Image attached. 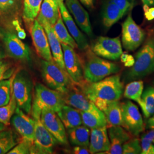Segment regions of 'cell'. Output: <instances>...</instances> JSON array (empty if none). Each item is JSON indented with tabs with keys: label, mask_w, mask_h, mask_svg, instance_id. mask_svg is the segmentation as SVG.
I'll list each match as a JSON object with an SVG mask.
<instances>
[{
	"label": "cell",
	"mask_w": 154,
	"mask_h": 154,
	"mask_svg": "<svg viewBox=\"0 0 154 154\" xmlns=\"http://www.w3.org/2000/svg\"><path fill=\"white\" fill-rule=\"evenodd\" d=\"M79 87L100 110L107 103L119 100L123 93V84L118 75L106 77L96 82L88 83L85 81Z\"/></svg>",
	"instance_id": "6da1fadb"
},
{
	"label": "cell",
	"mask_w": 154,
	"mask_h": 154,
	"mask_svg": "<svg viewBox=\"0 0 154 154\" xmlns=\"http://www.w3.org/2000/svg\"><path fill=\"white\" fill-rule=\"evenodd\" d=\"M87 51L85 61L82 63L83 78L87 82H98L120 71L117 64L95 54L91 50Z\"/></svg>",
	"instance_id": "7a4b0ae2"
},
{
	"label": "cell",
	"mask_w": 154,
	"mask_h": 154,
	"mask_svg": "<svg viewBox=\"0 0 154 154\" xmlns=\"http://www.w3.org/2000/svg\"><path fill=\"white\" fill-rule=\"evenodd\" d=\"M34 96L31 110L32 117L41 116V110L44 109L57 112L65 105L61 93L40 83H37L35 86Z\"/></svg>",
	"instance_id": "3957f363"
},
{
	"label": "cell",
	"mask_w": 154,
	"mask_h": 154,
	"mask_svg": "<svg viewBox=\"0 0 154 154\" xmlns=\"http://www.w3.org/2000/svg\"><path fill=\"white\" fill-rule=\"evenodd\" d=\"M154 72V38H149L135 55V63L126 74V81L146 77Z\"/></svg>",
	"instance_id": "277c9868"
},
{
	"label": "cell",
	"mask_w": 154,
	"mask_h": 154,
	"mask_svg": "<svg viewBox=\"0 0 154 154\" xmlns=\"http://www.w3.org/2000/svg\"><path fill=\"white\" fill-rule=\"evenodd\" d=\"M41 75L46 86L61 94L65 93L73 82L66 71L62 69L55 61L42 60Z\"/></svg>",
	"instance_id": "5b68a950"
},
{
	"label": "cell",
	"mask_w": 154,
	"mask_h": 154,
	"mask_svg": "<svg viewBox=\"0 0 154 154\" xmlns=\"http://www.w3.org/2000/svg\"><path fill=\"white\" fill-rule=\"evenodd\" d=\"M33 85L27 73H17L12 85V92L17 107L29 114L31 112L33 99Z\"/></svg>",
	"instance_id": "8992f818"
},
{
	"label": "cell",
	"mask_w": 154,
	"mask_h": 154,
	"mask_svg": "<svg viewBox=\"0 0 154 154\" xmlns=\"http://www.w3.org/2000/svg\"><path fill=\"white\" fill-rule=\"evenodd\" d=\"M0 39L2 41L6 53L11 58L28 62L30 58V51L16 34L5 28H0Z\"/></svg>",
	"instance_id": "52a82bcc"
},
{
	"label": "cell",
	"mask_w": 154,
	"mask_h": 154,
	"mask_svg": "<svg viewBox=\"0 0 154 154\" xmlns=\"http://www.w3.org/2000/svg\"><path fill=\"white\" fill-rule=\"evenodd\" d=\"M35 121L34 140L31 154H52L58 141L41 121V116L33 117Z\"/></svg>",
	"instance_id": "ba28073f"
},
{
	"label": "cell",
	"mask_w": 154,
	"mask_h": 154,
	"mask_svg": "<svg viewBox=\"0 0 154 154\" xmlns=\"http://www.w3.org/2000/svg\"><path fill=\"white\" fill-rule=\"evenodd\" d=\"M122 36L123 46L128 51L137 49L145 39L144 30L134 21L131 13L122 24Z\"/></svg>",
	"instance_id": "9c48e42d"
},
{
	"label": "cell",
	"mask_w": 154,
	"mask_h": 154,
	"mask_svg": "<svg viewBox=\"0 0 154 154\" xmlns=\"http://www.w3.org/2000/svg\"><path fill=\"white\" fill-rule=\"evenodd\" d=\"M91 50L95 54L111 61L118 60L123 53L119 37H99L94 41Z\"/></svg>",
	"instance_id": "30bf717a"
},
{
	"label": "cell",
	"mask_w": 154,
	"mask_h": 154,
	"mask_svg": "<svg viewBox=\"0 0 154 154\" xmlns=\"http://www.w3.org/2000/svg\"><path fill=\"white\" fill-rule=\"evenodd\" d=\"M122 126L133 136H138L144 129L142 116L138 107L130 101L121 104Z\"/></svg>",
	"instance_id": "8fae6325"
},
{
	"label": "cell",
	"mask_w": 154,
	"mask_h": 154,
	"mask_svg": "<svg viewBox=\"0 0 154 154\" xmlns=\"http://www.w3.org/2000/svg\"><path fill=\"white\" fill-rule=\"evenodd\" d=\"M63 53L65 69L72 81L79 86H82L85 80L83 78L82 65L81 59L74 49L69 45L61 44Z\"/></svg>",
	"instance_id": "7c38bea8"
},
{
	"label": "cell",
	"mask_w": 154,
	"mask_h": 154,
	"mask_svg": "<svg viewBox=\"0 0 154 154\" xmlns=\"http://www.w3.org/2000/svg\"><path fill=\"white\" fill-rule=\"evenodd\" d=\"M41 121L58 143L68 144L66 128L56 112L47 109H42L41 112Z\"/></svg>",
	"instance_id": "4fadbf2b"
},
{
	"label": "cell",
	"mask_w": 154,
	"mask_h": 154,
	"mask_svg": "<svg viewBox=\"0 0 154 154\" xmlns=\"http://www.w3.org/2000/svg\"><path fill=\"white\" fill-rule=\"evenodd\" d=\"M30 34L37 54L46 61H53L48 39L44 28L36 18L30 26Z\"/></svg>",
	"instance_id": "5bb4252c"
},
{
	"label": "cell",
	"mask_w": 154,
	"mask_h": 154,
	"mask_svg": "<svg viewBox=\"0 0 154 154\" xmlns=\"http://www.w3.org/2000/svg\"><path fill=\"white\" fill-rule=\"evenodd\" d=\"M65 104L79 111H90L97 107L88 99L81 88L72 83L65 93L62 94Z\"/></svg>",
	"instance_id": "9a60e30c"
},
{
	"label": "cell",
	"mask_w": 154,
	"mask_h": 154,
	"mask_svg": "<svg viewBox=\"0 0 154 154\" xmlns=\"http://www.w3.org/2000/svg\"><path fill=\"white\" fill-rule=\"evenodd\" d=\"M12 126L22 138L34 142L35 121L23 110L17 107L11 120Z\"/></svg>",
	"instance_id": "2e32d148"
},
{
	"label": "cell",
	"mask_w": 154,
	"mask_h": 154,
	"mask_svg": "<svg viewBox=\"0 0 154 154\" xmlns=\"http://www.w3.org/2000/svg\"><path fill=\"white\" fill-rule=\"evenodd\" d=\"M65 4L78 26L88 37H93V33L90 17L79 0H65Z\"/></svg>",
	"instance_id": "e0dca14e"
},
{
	"label": "cell",
	"mask_w": 154,
	"mask_h": 154,
	"mask_svg": "<svg viewBox=\"0 0 154 154\" xmlns=\"http://www.w3.org/2000/svg\"><path fill=\"white\" fill-rule=\"evenodd\" d=\"M37 20L41 23L44 28L48 42L49 44L50 48L53 57V60L62 69L66 71L64 61H63V53L61 42L58 40L55 35L53 27L49 22L46 21L44 18L37 16Z\"/></svg>",
	"instance_id": "ac0fdd59"
},
{
	"label": "cell",
	"mask_w": 154,
	"mask_h": 154,
	"mask_svg": "<svg viewBox=\"0 0 154 154\" xmlns=\"http://www.w3.org/2000/svg\"><path fill=\"white\" fill-rule=\"evenodd\" d=\"M59 8L63 22L69 32L77 43L78 48L82 50L88 49V39L78 28L77 23L72 18V17L70 14L64 3H60L59 4Z\"/></svg>",
	"instance_id": "d6986e66"
},
{
	"label": "cell",
	"mask_w": 154,
	"mask_h": 154,
	"mask_svg": "<svg viewBox=\"0 0 154 154\" xmlns=\"http://www.w3.org/2000/svg\"><path fill=\"white\" fill-rule=\"evenodd\" d=\"M110 149L107 126L91 129L88 149L90 154H106Z\"/></svg>",
	"instance_id": "ffe728a7"
},
{
	"label": "cell",
	"mask_w": 154,
	"mask_h": 154,
	"mask_svg": "<svg viewBox=\"0 0 154 154\" xmlns=\"http://www.w3.org/2000/svg\"><path fill=\"white\" fill-rule=\"evenodd\" d=\"M110 149L106 154H123V146L131 139L130 134L121 126L108 127Z\"/></svg>",
	"instance_id": "44dd1931"
},
{
	"label": "cell",
	"mask_w": 154,
	"mask_h": 154,
	"mask_svg": "<svg viewBox=\"0 0 154 154\" xmlns=\"http://www.w3.org/2000/svg\"><path fill=\"white\" fill-rule=\"evenodd\" d=\"M66 129H70L83 125L79 110L65 104L57 112Z\"/></svg>",
	"instance_id": "7402d4cb"
},
{
	"label": "cell",
	"mask_w": 154,
	"mask_h": 154,
	"mask_svg": "<svg viewBox=\"0 0 154 154\" xmlns=\"http://www.w3.org/2000/svg\"><path fill=\"white\" fill-rule=\"evenodd\" d=\"M124 14L111 0H106L102 8V22L106 28H110L119 21Z\"/></svg>",
	"instance_id": "603a6c76"
},
{
	"label": "cell",
	"mask_w": 154,
	"mask_h": 154,
	"mask_svg": "<svg viewBox=\"0 0 154 154\" xmlns=\"http://www.w3.org/2000/svg\"><path fill=\"white\" fill-rule=\"evenodd\" d=\"M80 112L83 125L89 128L93 129L107 126V123L105 114L98 107L90 111H80Z\"/></svg>",
	"instance_id": "cb8c5ba5"
},
{
	"label": "cell",
	"mask_w": 154,
	"mask_h": 154,
	"mask_svg": "<svg viewBox=\"0 0 154 154\" xmlns=\"http://www.w3.org/2000/svg\"><path fill=\"white\" fill-rule=\"evenodd\" d=\"M101 111L105 114L107 123V127L112 126H122L121 104L118 100L107 103Z\"/></svg>",
	"instance_id": "d4e9b609"
},
{
	"label": "cell",
	"mask_w": 154,
	"mask_h": 154,
	"mask_svg": "<svg viewBox=\"0 0 154 154\" xmlns=\"http://www.w3.org/2000/svg\"><path fill=\"white\" fill-rule=\"evenodd\" d=\"M67 133L70 142L75 146H89L90 130L84 125L67 129Z\"/></svg>",
	"instance_id": "484cf974"
},
{
	"label": "cell",
	"mask_w": 154,
	"mask_h": 154,
	"mask_svg": "<svg viewBox=\"0 0 154 154\" xmlns=\"http://www.w3.org/2000/svg\"><path fill=\"white\" fill-rule=\"evenodd\" d=\"M61 14L59 5L55 0H44L38 16L44 18L53 26Z\"/></svg>",
	"instance_id": "4316f807"
},
{
	"label": "cell",
	"mask_w": 154,
	"mask_h": 154,
	"mask_svg": "<svg viewBox=\"0 0 154 154\" xmlns=\"http://www.w3.org/2000/svg\"><path fill=\"white\" fill-rule=\"evenodd\" d=\"M55 35L57 37L61 44H64L70 46L73 49L78 48V45L75 40L72 37L69 32L67 29L62 20L61 14L59 17L58 20L53 26Z\"/></svg>",
	"instance_id": "83f0119b"
},
{
	"label": "cell",
	"mask_w": 154,
	"mask_h": 154,
	"mask_svg": "<svg viewBox=\"0 0 154 154\" xmlns=\"http://www.w3.org/2000/svg\"><path fill=\"white\" fill-rule=\"evenodd\" d=\"M19 137L11 130L0 131V154H7L20 141Z\"/></svg>",
	"instance_id": "f1b7e54d"
},
{
	"label": "cell",
	"mask_w": 154,
	"mask_h": 154,
	"mask_svg": "<svg viewBox=\"0 0 154 154\" xmlns=\"http://www.w3.org/2000/svg\"><path fill=\"white\" fill-rule=\"evenodd\" d=\"M139 105L141 107L144 116L146 118L154 115V83L143 91Z\"/></svg>",
	"instance_id": "f546056e"
},
{
	"label": "cell",
	"mask_w": 154,
	"mask_h": 154,
	"mask_svg": "<svg viewBox=\"0 0 154 154\" xmlns=\"http://www.w3.org/2000/svg\"><path fill=\"white\" fill-rule=\"evenodd\" d=\"M43 0H23V18L27 23H33L37 18Z\"/></svg>",
	"instance_id": "4dcf8cb0"
},
{
	"label": "cell",
	"mask_w": 154,
	"mask_h": 154,
	"mask_svg": "<svg viewBox=\"0 0 154 154\" xmlns=\"http://www.w3.org/2000/svg\"><path fill=\"white\" fill-rule=\"evenodd\" d=\"M143 91V82L142 81H135L127 85L124 91V97L127 99L136 101L139 103Z\"/></svg>",
	"instance_id": "1f68e13d"
},
{
	"label": "cell",
	"mask_w": 154,
	"mask_h": 154,
	"mask_svg": "<svg viewBox=\"0 0 154 154\" xmlns=\"http://www.w3.org/2000/svg\"><path fill=\"white\" fill-rule=\"evenodd\" d=\"M17 107L16 100L12 92L11 99L9 103L4 106L0 107V122L5 125L6 126L10 125L11 117L14 114Z\"/></svg>",
	"instance_id": "d6a6232c"
},
{
	"label": "cell",
	"mask_w": 154,
	"mask_h": 154,
	"mask_svg": "<svg viewBox=\"0 0 154 154\" xmlns=\"http://www.w3.org/2000/svg\"><path fill=\"white\" fill-rule=\"evenodd\" d=\"M15 75L8 79L0 81V107L8 105L11 99L13 81Z\"/></svg>",
	"instance_id": "836d02e7"
},
{
	"label": "cell",
	"mask_w": 154,
	"mask_h": 154,
	"mask_svg": "<svg viewBox=\"0 0 154 154\" xmlns=\"http://www.w3.org/2000/svg\"><path fill=\"white\" fill-rule=\"evenodd\" d=\"M154 128L145 133L141 138L142 154H154Z\"/></svg>",
	"instance_id": "e575fe53"
},
{
	"label": "cell",
	"mask_w": 154,
	"mask_h": 154,
	"mask_svg": "<svg viewBox=\"0 0 154 154\" xmlns=\"http://www.w3.org/2000/svg\"><path fill=\"white\" fill-rule=\"evenodd\" d=\"M34 142L27 139L22 138L16 145L11 149L8 154H31L32 149Z\"/></svg>",
	"instance_id": "d590c367"
},
{
	"label": "cell",
	"mask_w": 154,
	"mask_h": 154,
	"mask_svg": "<svg viewBox=\"0 0 154 154\" xmlns=\"http://www.w3.org/2000/svg\"><path fill=\"white\" fill-rule=\"evenodd\" d=\"M142 147L140 140L139 139H131L125 143L123 146V154H141Z\"/></svg>",
	"instance_id": "8d00e7d4"
},
{
	"label": "cell",
	"mask_w": 154,
	"mask_h": 154,
	"mask_svg": "<svg viewBox=\"0 0 154 154\" xmlns=\"http://www.w3.org/2000/svg\"><path fill=\"white\" fill-rule=\"evenodd\" d=\"M19 0H0V12L11 13L16 9Z\"/></svg>",
	"instance_id": "74e56055"
},
{
	"label": "cell",
	"mask_w": 154,
	"mask_h": 154,
	"mask_svg": "<svg viewBox=\"0 0 154 154\" xmlns=\"http://www.w3.org/2000/svg\"><path fill=\"white\" fill-rule=\"evenodd\" d=\"M119 7L124 15L132 9L134 4V0H111Z\"/></svg>",
	"instance_id": "f35d334b"
},
{
	"label": "cell",
	"mask_w": 154,
	"mask_h": 154,
	"mask_svg": "<svg viewBox=\"0 0 154 154\" xmlns=\"http://www.w3.org/2000/svg\"><path fill=\"white\" fill-rule=\"evenodd\" d=\"M72 154H88L90 153L89 149L88 147H84V146H76L74 147Z\"/></svg>",
	"instance_id": "ab89813d"
},
{
	"label": "cell",
	"mask_w": 154,
	"mask_h": 154,
	"mask_svg": "<svg viewBox=\"0 0 154 154\" xmlns=\"http://www.w3.org/2000/svg\"><path fill=\"white\" fill-rule=\"evenodd\" d=\"M145 18L148 21H152L154 20V6L149 7V9L144 12Z\"/></svg>",
	"instance_id": "60d3db41"
},
{
	"label": "cell",
	"mask_w": 154,
	"mask_h": 154,
	"mask_svg": "<svg viewBox=\"0 0 154 154\" xmlns=\"http://www.w3.org/2000/svg\"><path fill=\"white\" fill-rule=\"evenodd\" d=\"M83 5L88 9H93L94 6V0H79Z\"/></svg>",
	"instance_id": "b9f144b4"
},
{
	"label": "cell",
	"mask_w": 154,
	"mask_h": 154,
	"mask_svg": "<svg viewBox=\"0 0 154 154\" xmlns=\"http://www.w3.org/2000/svg\"><path fill=\"white\" fill-rule=\"evenodd\" d=\"M135 63V59L131 55H128V57L126 61L124 63L125 66L127 67H132Z\"/></svg>",
	"instance_id": "7bdbcfd3"
},
{
	"label": "cell",
	"mask_w": 154,
	"mask_h": 154,
	"mask_svg": "<svg viewBox=\"0 0 154 154\" xmlns=\"http://www.w3.org/2000/svg\"><path fill=\"white\" fill-rule=\"evenodd\" d=\"M147 127L148 128H154V114L148 120L147 123Z\"/></svg>",
	"instance_id": "ee69618b"
},
{
	"label": "cell",
	"mask_w": 154,
	"mask_h": 154,
	"mask_svg": "<svg viewBox=\"0 0 154 154\" xmlns=\"http://www.w3.org/2000/svg\"><path fill=\"white\" fill-rule=\"evenodd\" d=\"M7 69H8V65L1 60L0 61V73H4Z\"/></svg>",
	"instance_id": "f6af8a7d"
},
{
	"label": "cell",
	"mask_w": 154,
	"mask_h": 154,
	"mask_svg": "<svg viewBox=\"0 0 154 154\" xmlns=\"http://www.w3.org/2000/svg\"><path fill=\"white\" fill-rule=\"evenodd\" d=\"M143 5H146L149 7L154 6V0H141Z\"/></svg>",
	"instance_id": "bcb514c9"
},
{
	"label": "cell",
	"mask_w": 154,
	"mask_h": 154,
	"mask_svg": "<svg viewBox=\"0 0 154 154\" xmlns=\"http://www.w3.org/2000/svg\"><path fill=\"white\" fill-rule=\"evenodd\" d=\"M6 57V52L4 49L0 46V61L5 58Z\"/></svg>",
	"instance_id": "7dc6e473"
},
{
	"label": "cell",
	"mask_w": 154,
	"mask_h": 154,
	"mask_svg": "<svg viewBox=\"0 0 154 154\" xmlns=\"http://www.w3.org/2000/svg\"><path fill=\"white\" fill-rule=\"evenodd\" d=\"M128 55L127 53H122L121 57H120V58L122 62L123 63H125L128 57Z\"/></svg>",
	"instance_id": "c3c4849f"
},
{
	"label": "cell",
	"mask_w": 154,
	"mask_h": 154,
	"mask_svg": "<svg viewBox=\"0 0 154 154\" xmlns=\"http://www.w3.org/2000/svg\"><path fill=\"white\" fill-rule=\"evenodd\" d=\"M6 128V126L5 125L0 122V131L5 130Z\"/></svg>",
	"instance_id": "681fc988"
},
{
	"label": "cell",
	"mask_w": 154,
	"mask_h": 154,
	"mask_svg": "<svg viewBox=\"0 0 154 154\" xmlns=\"http://www.w3.org/2000/svg\"><path fill=\"white\" fill-rule=\"evenodd\" d=\"M55 1L58 5L61 2H63V0H55Z\"/></svg>",
	"instance_id": "f907efd6"
},
{
	"label": "cell",
	"mask_w": 154,
	"mask_h": 154,
	"mask_svg": "<svg viewBox=\"0 0 154 154\" xmlns=\"http://www.w3.org/2000/svg\"><path fill=\"white\" fill-rule=\"evenodd\" d=\"M4 73H0V81L2 79L3 76H4Z\"/></svg>",
	"instance_id": "816d5d0a"
},
{
	"label": "cell",
	"mask_w": 154,
	"mask_h": 154,
	"mask_svg": "<svg viewBox=\"0 0 154 154\" xmlns=\"http://www.w3.org/2000/svg\"><path fill=\"white\" fill-rule=\"evenodd\" d=\"M153 143H154V141H153Z\"/></svg>",
	"instance_id": "f5cc1de1"
}]
</instances>
